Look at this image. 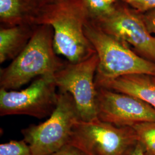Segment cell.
<instances>
[{
	"label": "cell",
	"mask_w": 155,
	"mask_h": 155,
	"mask_svg": "<svg viewBox=\"0 0 155 155\" xmlns=\"http://www.w3.org/2000/svg\"><path fill=\"white\" fill-rule=\"evenodd\" d=\"M90 18L83 0H63L40 6L34 25H47L52 28L56 54L70 63H77L96 54L84 32Z\"/></svg>",
	"instance_id": "1"
},
{
	"label": "cell",
	"mask_w": 155,
	"mask_h": 155,
	"mask_svg": "<svg viewBox=\"0 0 155 155\" xmlns=\"http://www.w3.org/2000/svg\"><path fill=\"white\" fill-rule=\"evenodd\" d=\"M54 32L49 25H37L25 48L11 63L0 71V87L16 90L33 79L54 75L66 65L56 54Z\"/></svg>",
	"instance_id": "2"
},
{
	"label": "cell",
	"mask_w": 155,
	"mask_h": 155,
	"mask_svg": "<svg viewBox=\"0 0 155 155\" xmlns=\"http://www.w3.org/2000/svg\"><path fill=\"white\" fill-rule=\"evenodd\" d=\"M84 32L98 57L95 84L130 74L155 76V62L139 55L127 43L104 32L90 18Z\"/></svg>",
	"instance_id": "3"
},
{
	"label": "cell",
	"mask_w": 155,
	"mask_h": 155,
	"mask_svg": "<svg viewBox=\"0 0 155 155\" xmlns=\"http://www.w3.org/2000/svg\"><path fill=\"white\" fill-rule=\"evenodd\" d=\"M137 143L133 127H118L97 118L92 121L78 120L68 144L84 155H130Z\"/></svg>",
	"instance_id": "4"
},
{
	"label": "cell",
	"mask_w": 155,
	"mask_h": 155,
	"mask_svg": "<svg viewBox=\"0 0 155 155\" xmlns=\"http://www.w3.org/2000/svg\"><path fill=\"white\" fill-rule=\"evenodd\" d=\"M81 120L71 94L58 91V102L49 118L21 130L32 155H51L68 144L72 127Z\"/></svg>",
	"instance_id": "5"
},
{
	"label": "cell",
	"mask_w": 155,
	"mask_h": 155,
	"mask_svg": "<svg viewBox=\"0 0 155 155\" xmlns=\"http://www.w3.org/2000/svg\"><path fill=\"white\" fill-rule=\"evenodd\" d=\"M54 75L41 76L21 90L0 89V116L26 115L43 119L50 117L58 102Z\"/></svg>",
	"instance_id": "6"
},
{
	"label": "cell",
	"mask_w": 155,
	"mask_h": 155,
	"mask_svg": "<svg viewBox=\"0 0 155 155\" xmlns=\"http://www.w3.org/2000/svg\"><path fill=\"white\" fill-rule=\"evenodd\" d=\"M98 57L95 54L88 59L77 63H67L54 74L59 92L71 95L80 119L92 121L98 118L97 87L95 78Z\"/></svg>",
	"instance_id": "7"
},
{
	"label": "cell",
	"mask_w": 155,
	"mask_h": 155,
	"mask_svg": "<svg viewBox=\"0 0 155 155\" xmlns=\"http://www.w3.org/2000/svg\"><path fill=\"white\" fill-rule=\"evenodd\" d=\"M92 21L105 33L132 46L139 55L155 62V37L148 31L142 13L116 2L109 15Z\"/></svg>",
	"instance_id": "8"
},
{
	"label": "cell",
	"mask_w": 155,
	"mask_h": 155,
	"mask_svg": "<svg viewBox=\"0 0 155 155\" xmlns=\"http://www.w3.org/2000/svg\"><path fill=\"white\" fill-rule=\"evenodd\" d=\"M97 110L99 120L118 127L155 121L152 106L133 96L103 87H97Z\"/></svg>",
	"instance_id": "9"
},
{
	"label": "cell",
	"mask_w": 155,
	"mask_h": 155,
	"mask_svg": "<svg viewBox=\"0 0 155 155\" xmlns=\"http://www.w3.org/2000/svg\"><path fill=\"white\" fill-rule=\"evenodd\" d=\"M103 87L127 94L142 100L155 109V76L145 74L124 75L95 84Z\"/></svg>",
	"instance_id": "10"
},
{
	"label": "cell",
	"mask_w": 155,
	"mask_h": 155,
	"mask_svg": "<svg viewBox=\"0 0 155 155\" xmlns=\"http://www.w3.org/2000/svg\"><path fill=\"white\" fill-rule=\"evenodd\" d=\"M37 25L24 24L1 27L0 63L14 60L28 45Z\"/></svg>",
	"instance_id": "11"
},
{
	"label": "cell",
	"mask_w": 155,
	"mask_h": 155,
	"mask_svg": "<svg viewBox=\"0 0 155 155\" xmlns=\"http://www.w3.org/2000/svg\"><path fill=\"white\" fill-rule=\"evenodd\" d=\"M39 8L38 0H0V21L2 27L34 25Z\"/></svg>",
	"instance_id": "12"
},
{
	"label": "cell",
	"mask_w": 155,
	"mask_h": 155,
	"mask_svg": "<svg viewBox=\"0 0 155 155\" xmlns=\"http://www.w3.org/2000/svg\"><path fill=\"white\" fill-rule=\"evenodd\" d=\"M132 127L147 154L155 155V121L139 123Z\"/></svg>",
	"instance_id": "13"
},
{
	"label": "cell",
	"mask_w": 155,
	"mask_h": 155,
	"mask_svg": "<svg viewBox=\"0 0 155 155\" xmlns=\"http://www.w3.org/2000/svg\"><path fill=\"white\" fill-rule=\"evenodd\" d=\"M89 11L90 19L96 20L105 16L114 9V4L110 5L105 0H83Z\"/></svg>",
	"instance_id": "14"
},
{
	"label": "cell",
	"mask_w": 155,
	"mask_h": 155,
	"mask_svg": "<svg viewBox=\"0 0 155 155\" xmlns=\"http://www.w3.org/2000/svg\"><path fill=\"white\" fill-rule=\"evenodd\" d=\"M0 155H32V153L24 140H11L0 145Z\"/></svg>",
	"instance_id": "15"
},
{
	"label": "cell",
	"mask_w": 155,
	"mask_h": 155,
	"mask_svg": "<svg viewBox=\"0 0 155 155\" xmlns=\"http://www.w3.org/2000/svg\"><path fill=\"white\" fill-rule=\"evenodd\" d=\"M134 10L141 13L155 9V0H121Z\"/></svg>",
	"instance_id": "16"
},
{
	"label": "cell",
	"mask_w": 155,
	"mask_h": 155,
	"mask_svg": "<svg viewBox=\"0 0 155 155\" xmlns=\"http://www.w3.org/2000/svg\"><path fill=\"white\" fill-rule=\"evenodd\" d=\"M142 16L148 31L155 35V9L142 13Z\"/></svg>",
	"instance_id": "17"
},
{
	"label": "cell",
	"mask_w": 155,
	"mask_h": 155,
	"mask_svg": "<svg viewBox=\"0 0 155 155\" xmlns=\"http://www.w3.org/2000/svg\"><path fill=\"white\" fill-rule=\"evenodd\" d=\"M51 155H84L76 148L67 144L55 153Z\"/></svg>",
	"instance_id": "18"
},
{
	"label": "cell",
	"mask_w": 155,
	"mask_h": 155,
	"mask_svg": "<svg viewBox=\"0 0 155 155\" xmlns=\"http://www.w3.org/2000/svg\"><path fill=\"white\" fill-rule=\"evenodd\" d=\"M130 155H148L147 154L145 150H144L143 147L142 146V145L139 143L137 144V145L136 146L134 150L133 151L132 153Z\"/></svg>",
	"instance_id": "19"
},
{
	"label": "cell",
	"mask_w": 155,
	"mask_h": 155,
	"mask_svg": "<svg viewBox=\"0 0 155 155\" xmlns=\"http://www.w3.org/2000/svg\"><path fill=\"white\" fill-rule=\"evenodd\" d=\"M63 0H38L39 5L40 6L49 5L51 4H54L55 2H58L59 1H61Z\"/></svg>",
	"instance_id": "20"
},
{
	"label": "cell",
	"mask_w": 155,
	"mask_h": 155,
	"mask_svg": "<svg viewBox=\"0 0 155 155\" xmlns=\"http://www.w3.org/2000/svg\"><path fill=\"white\" fill-rule=\"evenodd\" d=\"M106 2L110 5H113L114 3L117 2V0H105Z\"/></svg>",
	"instance_id": "21"
}]
</instances>
